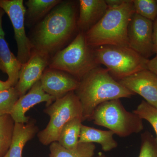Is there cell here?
<instances>
[{
	"label": "cell",
	"mask_w": 157,
	"mask_h": 157,
	"mask_svg": "<svg viewBox=\"0 0 157 157\" xmlns=\"http://www.w3.org/2000/svg\"><path fill=\"white\" fill-rule=\"evenodd\" d=\"M0 8L8 14L13 25L17 43V58L22 65L31 56L33 46L26 34L25 20L26 9L23 0H0Z\"/></svg>",
	"instance_id": "8"
},
{
	"label": "cell",
	"mask_w": 157,
	"mask_h": 157,
	"mask_svg": "<svg viewBox=\"0 0 157 157\" xmlns=\"http://www.w3.org/2000/svg\"><path fill=\"white\" fill-rule=\"evenodd\" d=\"M135 13L153 22L157 17L155 0H133Z\"/></svg>",
	"instance_id": "23"
},
{
	"label": "cell",
	"mask_w": 157,
	"mask_h": 157,
	"mask_svg": "<svg viewBox=\"0 0 157 157\" xmlns=\"http://www.w3.org/2000/svg\"><path fill=\"white\" fill-rule=\"evenodd\" d=\"M94 157H106V156L104 153L101 152H100L98 153V155L97 156Z\"/></svg>",
	"instance_id": "30"
},
{
	"label": "cell",
	"mask_w": 157,
	"mask_h": 157,
	"mask_svg": "<svg viewBox=\"0 0 157 157\" xmlns=\"http://www.w3.org/2000/svg\"><path fill=\"white\" fill-rule=\"evenodd\" d=\"M135 13L133 0H126L121 6L108 9L104 16L85 33L91 48L112 45L129 47L128 27Z\"/></svg>",
	"instance_id": "3"
},
{
	"label": "cell",
	"mask_w": 157,
	"mask_h": 157,
	"mask_svg": "<svg viewBox=\"0 0 157 157\" xmlns=\"http://www.w3.org/2000/svg\"><path fill=\"white\" fill-rule=\"evenodd\" d=\"M12 86L11 83L8 80L6 81H2L0 80V91L8 89Z\"/></svg>",
	"instance_id": "29"
},
{
	"label": "cell",
	"mask_w": 157,
	"mask_h": 157,
	"mask_svg": "<svg viewBox=\"0 0 157 157\" xmlns=\"http://www.w3.org/2000/svg\"><path fill=\"white\" fill-rule=\"evenodd\" d=\"M76 6L62 2L52 9L37 27L31 41L33 49L50 55L60 49L77 28Z\"/></svg>",
	"instance_id": "1"
},
{
	"label": "cell",
	"mask_w": 157,
	"mask_h": 157,
	"mask_svg": "<svg viewBox=\"0 0 157 157\" xmlns=\"http://www.w3.org/2000/svg\"><path fill=\"white\" fill-rule=\"evenodd\" d=\"M15 122L10 114L0 116V157H4L11 145Z\"/></svg>",
	"instance_id": "21"
},
{
	"label": "cell",
	"mask_w": 157,
	"mask_h": 157,
	"mask_svg": "<svg viewBox=\"0 0 157 157\" xmlns=\"http://www.w3.org/2000/svg\"><path fill=\"white\" fill-rule=\"evenodd\" d=\"M75 94L81 103L83 121L90 120L96 107L104 102L135 95L109 73L107 68L98 67L79 81Z\"/></svg>",
	"instance_id": "2"
},
{
	"label": "cell",
	"mask_w": 157,
	"mask_h": 157,
	"mask_svg": "<svg viewBox=\"0 0 157 157\" xmlns=\"http://www.w3.org/2000/svg\"><path fill=\"white\" fill-rule=\"evenodd\" d=\"M89 121L97 125L107 128L120 137L138 133L144 129L143 119L129 112L120 99L104 102L96 107Z\"/></svg>",
	"instance_id": "6"
},
{
	"label": "cell",
	"mask_w": 157,
	"mask_h": 157,
	"mask_svg": "<svg viewBox=\"0 0 157 157\" xmlns=\"http://www.w3.org/2000/svg\"><path fill=\"white\" fill-rule=\"evenodd\" d=\"M77 28L85 33L104 16L108 7L105 0H80Z\"/></svg>",
	"instance_id": "15"
},
{
	"label": "cell",
	"mask_w": 157,
	"mask_h": 157,
	"mask_svg": "<svg viewBox=\"0 0 157 157\" xmlns=\"http://www.w3.org/2000/svg\"><path fill=\"white\" fill-rule=\"evenodd\" d=\"M5 13L0 8V70L8 75V81L12 86H15L23 65L11 52L5 39L2 28V17Z\"/></svg>",
	"instance_id": "14"
},
{
	"label": "cell",
	"mask_w": 157,
	"mask_h": 157,
	"mask_svg": "<svg viewBox=\"0 0 157 157\" xmlns=\"http://www.w3.org/2000/svg\"><path fill=\"white\" fill-rule=\"evenodd\" d=\"M38 131L34 121L29 120L26 124L15 123L11 145L4 157H22L26 144L35 137Z\"/></svg>",
	"instance_id": "16"
},
{
	"label": "cell",
	"mask_w": 157,
	"mask_h": 157,
	"mask_svg": "<svg viewBox=\"0 0 157 157\" xmlns=\"http://www.w3.org/2000/svg\"><path fill=\"white\" fill-rule=\"evenodd\" d=\"M48 66L51 69L68 73L79 81L99 64L92 48L87 45L85 33L79 32L67 46L57 52Z\"/></svg>",
	"instance_id": "4"
},
{
	"label": "cell",
	"mask_w": 157,
	"mask_h": 157,
	"mask_svg": "<svg viewBox=\"0 0 157 157\" xmlns=\"http://www.w3.org/2000/svg\"><path fill=\"white\" fill-rule=\"evenodd\" d=\"M44 112L50 117V121L37 135L39 141L44 145L57 141L62 128L69 121L76 117L82 118L81 104L74 91L56 100L46 107Z\"/></svg>",
	"instance_id": "7"
},
{
	"label": "cell",
	"mask_w": 157,
	"mask_h": 157,
	"mask_svg": "<svg viewBox=\"0 0 157 157\" xmlns=\"http://www.w3.org/2000/svg\"><path fill=\"white\" fill-rule=\"evenodd\" d=\"M60 0H29L25 3L26 14L29 21L33 23L41 19L61 3Z\"/></svg>",
	"instance_id": "20"
},
{
	"label": "cell",
	"mask_w": 157,
	"mask_h": 157,
	"mask_svg": "<svg viewBox=\"0 0 157 157\" xmlns=\"http://www.w3.org/2000/svg\"><path fill=\"white\" fill-rule=\"evenodd\" d=\"M114 133L110 130L104 131L82 125L78 143H96L101 145L104 151L116 148L117 142L113 138Z\"/></svg>",
	"instance_id": "17"
},
{
	"label": "cell",
	"mask_w": 157,
	"mask_h": 157,
	"mask_svg": "<svg viewBox=\"0 0 157 157\" xmlns=\"http://www.w3.org/2000/svg\"><path fill=\"white\" fill-rule=\"evenodd\" d=\"M82 121V118L78 117L68 122L62 128L57 142L65 148H75L78 144Z\"/></svg>",
	"instance_id": "19"
},
{
	"label": "cell",
	"mask_w": 157,
	"mask_h": 157,
	"mask_svg": "<svg viewBox=\"0 0 157 157\" xmlns=\"http://www.w3.org/2000/svg\"><path fill=\"white\" fill-rule=\"evenodd\" d=\"M93 50L98 63L105 66L117 81L147 69L148 59L130 47L106 45Z\"/></svg>",
	"instance_id": "5"
},
{
	"label": "cell",
	"mask_w": 157,
	"mask_h": 157,
	"mask_svg": "<svg viewBox=\"0 0 157 157\" xmlns=\"http://www.w3.org/2000/svg\"><path fill=\"white\" fill-rule=\"evenodd\" d=\"M40 81L44 91L55 100L75 91L79 84L78 80L68 73L49 68L45 69Z\"/></svg>",
	"instance_id": "12"
},
{
	"label": "cell",
	"mask_w": 157,
	"mask_h": 157,
	"mask_svg": "<svg viewBox=\"0 0 157 157\" xmlns=\"http://www.w3.org/2000/svg\"><path fill=\"white\" fill-rule=\"evenodd\" d=\"M20 97L15 86L0 91V116L10 114Z\"/></svg>",
	"instance_id": "22"
},
{
	"label": "cell",
	"mask_w": 157,
	"mask_h": 157,
	"mask_svg": "<svg viewBox=\"0 0 157 157\" xmlns=\"http://www.w3.org/2000/svg\"><path fill=\"white\" fill-rule=\"evenodd\" d=\"M123 86L144 98L157 108V75L146 69L118 81Z\"/></svg>",
	"instance_id": "11"
},
{
	"label": "cell",
	"mask_w": 157,
	"mask_h": 157,
	"mask_svg": "<svg viewBox=\"0 0 157 157\" xmlns=\"http://www.w3.org/2000/svg\"><path fill=\"white\" fill-rule=\"evenodd\" d=\"M138 157H157V140L146 131L141 135V146Z\"/></svg>",
	"instance_id": "25"
},
{
	"label": "cell",
	"mask_w": 157,
	"mask_h": 157,
	"mask_svg": "<svg viewBox=\"0 0 157 157\" xmlns=\"http://www.w3.org/2000/svg\"><path fill=\"white\" fill-rule=\"evenodd\" d=\"M153 24L151 21L135 13L128 27L129 47L147 59L154 54Z\"/></svg>",
	"instance_id": "9"
},
{
	"label": "cell",
	"mask_w": 157,
	"mask_h": 157,
	"mask_svg": "<svg viewBox=\"0 0 157 157\" xmlns=\"http://www.w3.org/2000/svg\"><path fill=\"white\" fill-rule=\"evenodd\" d=\"M156 2H157V0H156Z\"/></svg>",
	"instance_id": "31"
},
{
	"label": "cell",
	"mask_w": 157,
	"mask_h": 157,
	"mask_svg": "<svg viewBox=\"0 0 157 157\" xmlns=\"http://www.w3.org/2000/svg\"><path fill=\"white\" fill-rule=\"evenodd\" d=\"M126 0H105L108 9L117 8L121 6Z\"/></svg>",
	"instance_id": "28"
},
{
	"label": "cell",
	"mask_w": 157,
	"mask_h": 157,
	"mask_svg": "<svg viewBox=\"0 0 157 157\" xmlns=\"http://www.w3.org/2000/svg\"><path fill=\"white\" fill-rule=\"evenodd\" d=\"M147 69L157 75V54L154 58L149 60L147 63Z\"/></svg>",
	"instance_id": "27"
},
{
	"label": "cell",
	"mask_w": 157,
	"mask_h": 157,
	"mask_svg": "<svg viewBox=\"0 0 157 157\" xmlns=\"http://www.w3.org/2000/svg\"><path fill=\"white\" fill-rule=\"evenodd\" d=\"M133 112L150 124L154 129L157 140V108L143 100Z\"/></svg>",
	"instance_id": "24"
},
{
	"label": "cell",
	"mask_w": 157,
	"mask_h": 157,
	"mask_svg": "<svg viewBox=\"0 0 157 157\" xmlns=\"http://www.w3.org/2000/svg\"><path fill=\"white\" fill-rule=\"evenodd\" d=\"M153 43L154 54H157V17L153 24Z\"/></svg>",
	"instance_id": "26"
},
{
	"label": "cell",
	"mask_w": 157,
	"mask_h": 157,
	"mask_svg": "<svg viewBox=\"0 0 157 157\" xmlns=\"http://www.w3.org/2000/svg\"><path fill=\"white\" fill-rule=\"evenodd\" d=\"M50 55L33 49L28 61L22 65L19 79L15 87L20 96L24 95L36 82L40 80L45 68L50 63Z\"/></svg>",
	"instance_id": "10"
},
{
	"label": "cell",
	"mask_w": 157,
	"mask_h": 157,
	"mask_svg": "<svg viewBox=\"0 0 157 157\" xmlns=\"http://www.w3.org/2000/svg\"><path fill=\"white\" fill-rule=\"evenodd\" d=\"M55 100L53 97L44 91L39 80L32 86L28 92L20 97L10 115L15 123H27L29 118L25 116V114L29 109L42 102H46V106L48 107Z\"/></svg>",
	"instance_id": "13"
},
{
	"label": "cell",
	"mask_w": 157,
	"mask_h": 157,
	"mask_svg": "<svg viewBox=\"0 0 157 157\" xmlns=\"http://www.w3.org/2000/svg\"><path fill=\"white\" fill-rule=\"evenodd\" d=\"M49 150V157H94L96 146L94 143H78L75 148L68 149L56 141L51 144Z\"/></svg>",
	"instance_id": "18"
}]
</instances>
